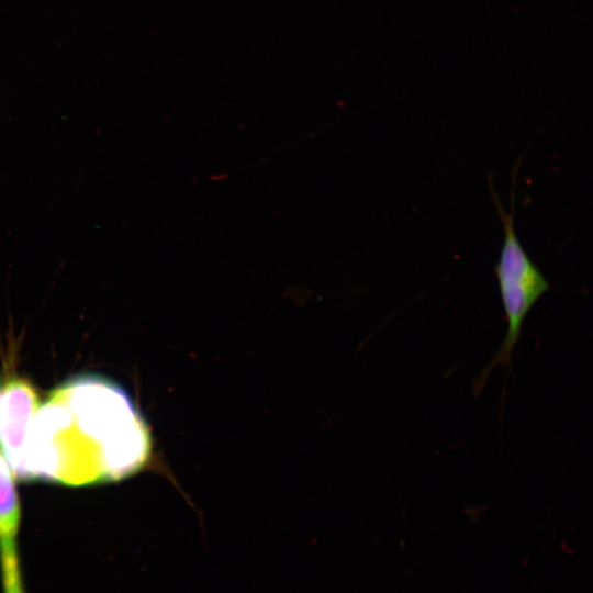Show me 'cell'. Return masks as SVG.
Segmentation results:
<instances>
[{"label": "cell", "mask_w": 593, "mask_h": 593, "mask_svg": "<svg viewBox=\"0 0 593 593\" xmlns=\"http://www.w3.org/2000/svg\"><path fill=\"white\" fill-rule=\"evenodd\" d=\"M43 430L57 466L78 485L125 479L152 455L148 427L128 394L92 374L53 390Z\"/></svg>", "instance_id": "cell-1"}, {"label": "cell", "mask_w": 593, "mask_h": 593, "mask_svg": "<svg viewBox=\"0 0 593 593\" xmlns=\"http://www.w3.org/2000/svg\"><path fill=\"white\" fill-rule=\"evenodd\" d=\"M489 188L504 231L502 247L495 265V276L506 318V332L494 358L477 379L474 384L477 393L484 387L486 378L494 367L505 366L508 368L527 314L550 289L548 279L530 259L517 237L514 224V191L512 192L511 210L507 213L501 204L491 178Z\"/></svg>", "instance_id": "cell-2"}, {"label": "cell", "mask_w": 593, "mask_h": 593, "mask_svg": "<svg viewBox=\"0 0 593 593\" xmlns=\"http://www.w3.org/2000/svg\"><path fill=\"white\" fill-rule=\"evenodd\" d=\"M31 382L21 377L0 381V446L12 472L21 467L29 432L40 406Z\"/></svg>", "instance_id": "cell-3"}, {"label": "cell", "mask_w": 593, "mask_h": 593, "mask_svg": "<svg viewBox=\"0 0 593 593\" xmlns=\"http://www.w3.org/2000/svg\"><path fill=\"white\" fill-rule=\"evenodd\" d=\"M21 506L12 470L0 451V548L18 546Z\"/></svg>", "instance_id": "cell-4"}, {"label": "cell", "mask_w": 593, "mask_h": 593, "mask_svg": "<svg viewBox=\"0 0 593 593\" xmlns=\"http://www.w3.org/2000/svg\"><path fill=\"white\" fill-rule=\"evenodd\" d=\"M2 593H26L18 546L0 548Z\"/></svg>", "instance_id": "cell-5"}]
</instances>
